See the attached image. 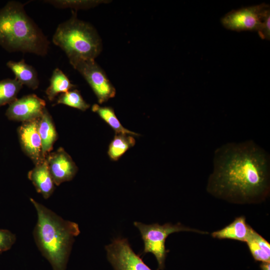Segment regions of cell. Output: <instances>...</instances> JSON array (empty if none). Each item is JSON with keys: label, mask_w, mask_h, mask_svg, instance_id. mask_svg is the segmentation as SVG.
I'll return each mask as SVG.
<instances>
[{"label": "cell", "mask_w": 270, "mask_h": 270, "mask_svg": "<svg viewBox=\"0 0 270 270\" xmlns=\"http://www.w3.org/2000/svg\"><path fill=\"white\" fill-rule=\"evenodd\" d=\"M22 84L16 78L0 81V107L10 104L16 99Z\"/></svg>", "instance_id": "cell-20"}, {"label": "cell", "mask_w": 270, "mask_h": 270, "mask_svg": "<svg viewBox=\"0 0 270 270\" xmlns=\"http://www.w3.org/2000/svg\"><path fill=\"white\" fill-rule=\"evenodd\" d=\"M39 118L22 122L18 131L23 152L34 164L45 159L42 156V142L38 132Z\"/></svg>", "instance_id": "cell-11"}, {"label": "cell", "mask_w": 270, "mask_h": 270, "mask_svg": "<svg viewBox=\"0 0 270 270\" xmlns=\"http://www.w3.org/2000/svg\"><path fill=\"white\" fill-rule=\"evenodd\" d=\"M134 224L138 229L144 242L142 253L150 252L154 256L158 264V270H163L164 268L165 260L168 252L166 249L165 242L170 234L184 231L208 234L206 232L186 226L180 223L175 224L166 223L160 225L158 223L146 224L135 222Z\"/></svg>", "instance_id": "cell-5"}, {"label": "cell", "mask_w": 270, "mask_h": 270, "mask_svg": "<svg viewBox=\"0 0 270 270\" xmlns=\"http://www.w3.org/2000/svg\"><path fill=\"white\" fill-rule=\"evenodd\" d=\"M105 248L114 270H152L134 252L126 238H115Z\"/></svg>", "instance_id": "cell-8"}, {"label": "cell", "mask_w": 270, "mask_h": 270, "mask_svg": "<svg viewBox=\"0 0 270 270\" xmlns=\"http://www.w3.org/2000/svg\"><path fill=\"white\" fill-rule=\"evenodd\" d=\"M135 144L136 140L132 136L116 134L108 146V154L111 160L116 161Z\"/></svg>", "instance_id": "cell-19"}, {"label": "cell", "mask_w": 270, "mask_h": 270, "mask_svg": "<svg viewBox=\"0 0 270 270\" xmlns=\"http://www.w3.org/2000/svg\"><path fill=\"white\" fill-rule=\"evenodd\" d=\"M30 200L37 214L34 237L38 248L54 270H66L74 238L80 233L78 224L32 198Z\"/></svg>", "instance_id": "cell-2"}, {"label": "cell", "mask_w": 270, "mask_h": 270, "mask_svg": "<svg viewBox=\"0 0 270 270\" xmlns=\"http://www.w3.org/2000/svg\"><path fill=\"white\" fill-rule=\"evenodd\" d=\"M56 104H63L82 111L88 109L90 106L82 98L79 91L77 90H71L62 94Z\"/></svg>", "instance_id": "cell-21"}, {"label": "cell", "mask_w": 270, "mask_h": 270, "mask_svg": "<svg viewBox=\"0 0 270 270\" xmlns=\"http://www.w3.org/2000/svg\"><path fill=\"white\" fill-rule=\"evenodd\" d=\"M76 86L72 84L68 77L58 68L53 71L50 79V84L46 90L49 100L52 101L59 94L66 92L74 89Z\"/></svg>", "instance_id": "cell-17"}, {"label": "cell", "mask_w": 270, "mask_h": 270, "mask_svg": "<svg viewBox=\"0 0 270 270\" xmlns=\"http://www.w3.org/2000/svg\"><path fill=\"white\" fill-rule=\"evenodd\" d=\"M16 241V236L12 232L0 228V254L9 250Z\"/></svg>", "instance_id": "cell-23"}, {"label": "cell", "mask_w": 270, "mask_h": 270, "mask_svg": "<svg viewBox=\"0 0 270 270\" xmlns=\"http://www.w3.org/2000/svg\"><path fill=\"white\" fill-rule=\"evenodd\" d=\"M7 66L15 75V78L22 85L32 90L36 89L39 85L38 74L35 69L26 64L24 60L19 62L8 61Z\"/></svg>", "instance_id": "cell-15"}, {"label": "cell", "mask_w": 270, "mask_h": 270, "mask_svg": "<svg viewBox=\"0 0 270 270\" xmlns=\"http://www.w3.org/2000/svg\"><path fill=\"white\" fill-rule=\"evenodd\" d=\"M28 178L38 192L48 199L52 194L55 184L49 170L46 158L35 164L28 173Z\"/></svg>", "instance_id": "cell-12"}, {"label": "cell", "mask_w": 270, "mask_h": 270, "mask_svg": "<svg viewBox=\"0 0 270 270\" xmlns=\"http://www.w3.org/2000/svg\"><path fill=\"white\" fill-rule=\"evenodd\" d=\"M260 268L261 270H270V262H262Z\"/></svg>", "instance_id": "cell-24"}, {"label": "cell", "mask_w": 270, "mask_h": 270, "mask_svg": "<svg viewBox=\"0 0 270 270\" xmlns=\"http://www.w3.org/2000/svg\"><path fill=\"white\" fill-rule=\"evenodd\" d=\"M252 230L246 223L245 217L240 216L222 229L213 232L212 236L220 240L229 239L246 242Z\"/></svg>", "instance_id": "cell-13"}, {"label": "cell", "mask_w": 270, "mask_h": 270, "mask_svg": "<svg viewBox=\"0 0 270 270\" xmlns=\"http://www.w3.org/2000/svg\"><path fill=\"white\" fill-rule=\"evenodd\" d=\"M38 132L42 142V156L46 158L58 138L52 118L46 108L38 120Z\"/></svg>", "instance_id": "cell-14"}, {"label": "cell", "mask_w": 270, "mask_h": 270, "mask_svg": "<svg viewBox=\"0 0 270 270\" xmlns=\"http://www.w3.org/2000/svg\"><path fill=\"white\" fill-rule=\"evenodd\" d=\"M46 158L56 186L71 180L78 172L75 162L62 148L50 152Z\"/></svg>", "instance_id": "cell-10"}, {"label": "cell", "mask_w": 270, "mask_h": 270, "mask_svg": "<svg viewBox=\"0 0 270 270\" xmlns=\"http://www.w3.org/2000/svg\"><path fill=\"white\" fill-rule=\"evenodd\" d=\"M46 108L45 101L31 94L9 104L6 115L9 120L24 122L40 118Z\"/></svg>", "instance_id": "cell-9"}, {"label": "cell", "mask_w": 270, "mask_h": 270, "mask_svg": "<svg viewBox=\"0 0 270 270\" xmlns=\"http://www.w3.org/2000/svg\"><path fill=\"white\" fill-rule=\"evenodd\" d=\"M270 15V6L265 4L232 10L221 19L226 28L236 31H261L266 17Z\"/></svg>", "instance_id": "cell-6"}, {"label": "cell", "mask_w": 270, "mask_h": 270, "mask_svg": "<svg viewBox=\"0 0 270 270\" xmlns=\"http://www.w3.org/2000/svg\"><path fill=\"white\" fill-rule=\"evenodd\" d=\"M92 112H96L116 132V134H129L138 136V134L124 128L116 117L114 109L110 106H100L94 104L92 108Z\"/></svg>", "instance_id": "cell-18"}, {"label": "cell", "mask_w": 270, "mask_h": 270, "mask_svg": "<svg viewBox=\"0 0 270 270\" xmlns=\"http://www.w3.org/2000/svg\"><path fill=\"white\" fill-rule=\"evenodd\" d=\"M52 42L65 52L70 64L94 60L102 50L101 40L94 28L78 20L74 12L69 20L58 25Z\"/></svg>", "instance_id": "cell-4"}, {"label": "cell", "mask_w": 270, "mask_h": 270, "mask_svg": "<svg viewBox=\"0 0 270 270\" xmlns=\"http://www.w3.org/2000/svg\"><path fill=\"white\" fill-rule=\"evenodd\" d=\"M70 64L86 79L99 104H102L115 96V88L94 60H78Z\"/></svg>", "instance_id": "cell-7"}, {"label": "cell", "mask_w": 270, "mask_h": 270, "mask_svg": "<svg viewBox=\"0 0 270 270\" xmlns=\"http://www.w3.org/2000/svg\"><path fill=\"white\" fill-rule=\"evenodd\" d=\"M0 45L10 52L47 54L50 42L26 14L24 5L8 2L0 10Z\"/></svg>", "instance_id": "cell-3"}, {"label": "cell", "mask_w": 270, "mask_h": 270, "mask_svg": "<svg viewBox=\"0 0 270 270\" xmlns=\"http://www.w3.org/2000/svg\"><path fill=\"white\" fill-rule=\"evenodd\" d=\"M246 242L256 260L270 262V244L254 229Z\"/></svg>", "instance_id": "cell-16"}, {"label": "cell", "mask_w": 270, "mask_h": 270, "mask_svg": "<svg viewBox=\"0 0 270 270\" xmlns=\"http://www.w3.org/2000/svg\"><path fill=\"white\" fill-rule=\"evenodd\" d=\"M206 190L236 204L264 201L270 191V158L252 140L228 142L214 152Z\"/></svg>", "instance_id": "cell-1"}, {"label": "cell", "mask_w": 270, "mask_h": 270, "mask_svg": "<svg viewBox=\"0 0 270 270\" xmlns=\"http://www.w3.org/2000/svg\"><path fill=\"white\" fill-rule=\"evenodd\" d=\"M44 2L57 8H71L77 10L79 9H88L107 1L98 0H45Z\"/></svg>", "instance_id": "cell-22"}]
</instances>
